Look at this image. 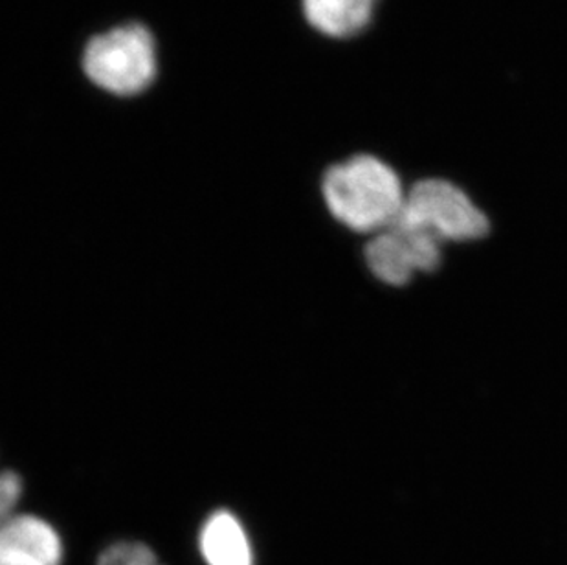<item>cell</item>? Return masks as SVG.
Wrapping results in <instances>:
<instances>
[{
    "mask_svg": "<svg viewBox=\"0 0 567 565\" xmlns=\"http://www.w3.org/2000/svg\"><path fill=\"white\" fill-rule=\"evenodd\" d=\"M380 0H300L303 21L327 41H351L371 27Z\"/></svg>",
    "mask_w": 567,
    "mask_h": 565,
    "instance_id": "cell-6",
    "label": "cell"
},
{
    "mask_svg": "<svg viewBox=\"0 0 567 565\" xmlns=\"http://www.w3.org/2000/svg\"><path fill=\"white\" fill-rule=\"evenodd\" d=\"M21 496V475L11 470H0V523L11 516Z\"/></svg>",
    "mask_w": 567,
    "mask_h": 565,
    "instance_id": "cell-9",
    "label": "cell"
},
{
    "mask_svg": "<svg viewBox=\"0 0 567 565\" xmlns=\"http://www.w3.org/2000/svg\"><path fill=\"white\" fill-rule=\"evenodd\" d=\"M406 181L371 153H357L327 167L321 197L329 214L357 234H379L395 223L406 198Z\"/></svg>",
    "mask_w": 567,
    "mask_h": 565,
    "instance_id": "cell-1",
    "label": "cell"
},
{
    "mask_svg": "<svg viewBox=\"0 0 567 565\" xmlns=\"http://www.w3.org/2000/svg\"><path fill=\"white\" fill-rule=\"evenodd\" d=\"M396 225L419 229L441 240H476L487 237L491 219L471 193L443 176H424L408 184Z\"/></svg>",
    "mask_w": 567,
    "mask_h": 565,
    "instance_id": "cell-2",
    "label": "cell"
},
{
    "mask_svg": "<svg viewBox=\"0 0 567 565\" xmlns=\"http://www.w3.org/2000/svg\"><path fill=\"white\" fill-rule=\"evenodd\" d=\"M198 549L208 565H254V549L247 531L228 511H217L204 522Z\"/></svg>",
    "mask_w": 567,
    "mask_h": 565,
    "instance_id": "cell-7",
    "label": "cell"
},
{
    "mask_svg": "<svg viewBox=\"0 0 567 565\" xmlns=\"http://www.w3.org/2000/svg\"><path fill=\"white\" fill-rule=\"evenodd\" d=\"M97 565H162L147 545L120 542L103 551Z\"/></svg>",
    "mask_w": 567,
    "mask_h": 565,
    "instance_id": "cell-8",
    "label": "cell"
},
{
    "mask_svg": "<svg viewBox=\"0 0 567 565\" xmlns=\"http://www.w3.org/2000/svg\"><path fill=\"white\" fill-rule=\"evenodd\" d=\"M63 542L47 520L30 514L0 523V565H61Z\"/></svg>",
    "mask_w": 567,
    "mask_h": 565,
    "instance_id": "cell-5",
    "label": "cell"
},
{
    "mask_svg": "<svg viewBox=\"0 0 567 565\" xmlns=\"http://www.w3.org/2000/svg\"><path fill=\"white\" fill-rule=\"evenodd\" d=\"M365 263L377 279L402 287L412 281L415 274L434 273L440 268L441 240L393 223L368 243Z\"/></svg>",
    "mask_w": 567,
    "mask_h": 565,
    "instance_id": "cell-4",
    "label": "cell"
},
{
    "mask_svg": "<svg viewBox=\"0 0 567 565\" xmlns=\"http://www.w3.org/2000/svg\"><path fill=\"white\" fill-rule=\"evenodd\" d=\"M89 80L113 94H136L156 75V47L150 30L140 24L114 28L92 39L83 55Z\"/></svg>",
    "mask_w": 567,
    "mask_h": 565,
    "instance_id": "cell-3",
    "label": "cell"
}]
</instances>
